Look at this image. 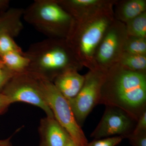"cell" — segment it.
I'll list each match as a JSON object with an SVG mask.
<instances>
[{
    "mask_svg": "<svg viewBox=\"0 0 146 146\" xmlns=\"http://www.w3.org/2000/svg\"><path fill=\"white\" fill-rule=\"evenodd\" d=\"M133 146H146V131L131 133L126 136Z\"/></svg>",
    "mask_w": 146,
    "mask_h": 146,
    "instance_id": "21",
    "label": "cell"
},
{
    "mask_svg": "<svg viewBox=\"0 0 146 146\" xmlns=\"http://www.w3.org/2000/svg\"><path fill=\"white\" fill-rule=\"evenodd\" d=\"M125 24L115 19L108 27L98 48L95 61L98 70L106 72L119 62L127 39Z\"/></svg>",
    "mask_w": 146,
    "mask_h": 146,
    "instance_id": "7",
    "label": "cell"
},
{
    "mask_svg": "<svg viewBox=\"0 0 146 146\" xmlns=\"http://www.w3.org/2000/svg\"><path fill=\"white\" fill-rule=\"evenodd\" d=\"M99 104L119 108L137 121L146 110V73L113 65L106 72Z\"/></svg>",
    "mask_w": 146,
    "mask_h": 146,
    "instance_id": "1",
    "label": "cell"
},
{
    "mask_svg": "<svg viewBox=\"0 0 146 146\" xmlns=\"http://www.w3.org/2000/svg\"><path fill=\"white\" fill-rule=\"evenodd\" d=\"M124 138L122 136H116L99 139H94L88 143L87 146H116L121 142Z\"/></svg>",
    "mask_w": 146,
    "mask_h": 146,
    "instance_id": "20",
    "label": "cell"
},
{
    "mask_svg": "<svg viewBox=\"0 0 146 146\" xmlns=\"http://www.w3.org/2000/svg\"><path fill=\"white\" fill-rule=\"evenodd\" d=\"M65 146H77L76 145L75 143H74V141L72 140H71L70 141H69Z\"/></svg>",
    "mask_w": 146,
    "mask_h": 146,
    "instance_id": "27",
    "label": "cell"
},
{
    "mask_svg": "<svg viewBox=\"0 0 146 146\" xmlns=\"http://www.w3.org/2000/svg\"><path fill=\"white\" fill-rule=\"evenodd\" d=\"M11 52H24L12 36L7 34L0 35V56Z\"/></svg>",
    "mask_w": 146,
    "mask_h": 146,
    "instance_id": "19",
    "label": "cell"
},
{
    "mask_svg": "<svg viewBox=\"0 0 146 146\" xmlns=\"http://www.w3.org/2000/svg\"><path fill=\"white\" fill-rule=\"evenodd\" d=\"M136 122L122 110L107 106L101 119L91 136L94 139L116 136L125 138L133 132Z\"/></svg>",
    "mask_w": 146,
    "mask_h": 146,
    "instance_id": "9",
    "label": "cell"
},
{
    "mask_svg": "<svg viewBox=\"0 0 146 146\" xmlns=\"http://www.w3.org/2000/svg\"><path fill=\"white\" fill-rule=\"evenodd\" d=\"M11 104L8 97L3 93H0V115L3 113Z\"/></svg>",
    "mask_w": 146,
    "mask_h": 146,
    "instance_id": "24",
    "label": "cell"
},
{
    "mask_svg": "<svg viewBox=\"0 0 146 146\" xmlns=\"http://www.w3.org/2000/svg\"><path fill=\"white\" fill-rule=\"evenodd\" d=\"M144 131H146V110L138 118L132 133H138Z\"/></svg>",
    "mask_w": 146,
    "mask_h": 146,
    "instance_id": "23",
    "label": "cell"
},
{
    "mask_svg": "<svg viewBox=\"0 0 146 146\" xmlns=\"http://www.w3.org/2000/svg\"><path fill=\"white\" fill-rule=\"evenodd\" d=\"M75 70H69L56 77L52 82L60 94L68 100L76 96L81 90L85 76Z\"/></svg>",
    "mask_w": 146,
    "mask_h": 146,
    "instance_id": "12",
    "label": "cell"
},
{
    "mask_svg": "<svg viewBox=\"0 0 146 146\" xmlns=\"http://www.w3.org/2000/svg\"><path fill=\"white\" fill-rule=\"evenodd\" d=\"M118 63L130 70L146 73V55L124 52Z\"/></svg>",
    "mask_w": 146,
    "mask_h": 146,
    "instance_id": "16",
    "label": "cell"
},
{
    "mask_svg": "<svg viewBox=\"0 0 146 146\" xmlns=\"http://www.w3.org/2000/svg\"><path fill=\"white\" fill-rule=\"evenodd\" d=\"M39 146H65L72 140L54 117H46L40 121Z\"/></svg>",
    "mask_w": 146,
    "mask_h": 146,
    "instance_id": "11",
    "label": "cell"
},
{
    "mask_svg": "<svg viewBox=\"0 0 146 146\" xmlns=\"http://www.w3.org/2000/svg\"><path fill=\"white\" fill-rule=\"evenodd\" d=\"M23 18L48 38L66 39L74 19L57 0H36L24 9Z\"/></svg>",
    "mask_w": 146,
    "mask_h": 146,
    "instance_id": "4",
    "label": "cell"
},
{
    "mask_svg": "<svg viewBox=\"0 0 146 146\" xmlns=\"http://www.w3.org/2000/svg\"><path fill=\"white\" fill-rule=\"evenodd\" d=\"M16 74L9 70L0 63V93L8 82Z\"/></svg>",
    "mask_w": 146,
    "mask_h": 146,
    "instance_id": "22",
    "label": "cell"
},
{
    "mask_svg": "<svg viewBox=\"0 0 146 146\" xmlns=\"http://www.w3.org/2000/svg\"><path fill=\"white\" fill-rule=\"evenodd\" d=\"M13 146L12 145H11V144H10V145H9V146Z\"/></svg>",
    "mask_w": 146,
    "mask_h": 146,
    "instance_id": "28",
    "label": "cell"
},
{
    "mask_svg": "<svg viewBox=\"0 0 146 146\" xmlns=\"http://www.w3.org/2000/svg\"><path fill=\"white\" fill-rule=\"evenodd\" d=\"M124 52L146 55V38L128 36Z\"/></svg>",
    "mask_w": 146,
    "mask_h": 146,
    "instance_id": "18",
    "label": "cell"
},
{
    "mask_svg": "<svg viewBox=\"0 0 146 146\" xmlns=\"http://www.w3.org/2000/svg\"><path fill=\"white\" fill-rule=\"evenodd\" d=\"M10 1L0 0V15L5 12L9 8Z\"/></svg>",
    "mask_w": 146,
    "mask_h": 146,
    "instance_id": "25",
    "label": "cell"
},
{
    "mask_svg": "<svg viewBox=\"0 0 146 146\" xmlns=\"http://www.w3.org/2000/svg\"><path fill=\"white\" fill-rule=\"evenodd\" d=\"M128 35L146 38V11L125 24Z\"/></svg>",
    "mask_w": 146,
    "mask_h": 146,
    "instance_id": "17",
    "label": "cell"
},
{
    "mask_svg": "<svg viewBox=\"0 0 146 146\" xmlns=\"http://www.w3.org/2000/svg\"><path fill=\"white\" fill-rule=\"evenodd\" d=\"M1 93L8 97L11 104L23 102L33 105L44 110L47 117H54L44 98L37 78L27 71L16 74Z\"/></svg>",
    "mask_w": 146,
    "mask_h": 146,
    "instance_id": "6",
    "label": "cell"
},
{
    "mask_svg": "<svg viewBox=\"0 0 146 146\" xmlns=\"http://www.w3.org/2000/svg\"><path fill=\"white\" fill-rule=\"evenodd\" d=\"M24 54L29 60L26 71L52 82L66 71L83 68L65 39L48 38L36 42Z\"/></svg>",
    "mask_w": 146,
    "mask_h": 146,
    "instance_id": "3",
    "label": "cell"
},
{
    "mask_svg": "<svg viewBox=\"0 0 146 146\" xmlns=\"http://www.w3.org/2000/svg\"><path fill=\"white\" fill-rule=\"evenodd\" d=\"M105 74L106 72L100 70H89L84 75V82L78 94L68 100L80 126L94 108L99 104L101 89Z\"/></svg>",
    "mask_w": 146,
    "mask_h": 146,
    "instance_id": "8",
    "label": "cell"
},
{
    "mask_svg": "<svg viewBox=\"0 0 146 146\" xmlns=\"http://www.w3.org/2000/svg\"><path fill=\"white\" fill-rule=\"evenodd\" d=\"M146 0L117 1L113 7L115 19L125 24L146 12Z\"/></svg>",
    "mask_w": 146,
    "mask_h": 146,
    "instance_id": "13",
    "label": "cell"
},
{
    "mask_svg": "<svg viewBox=\"0 0 146 146\" xmlns=\"http://www.w3.org/2000/svg\"><path fill=\"white\" fill-rule=\"evenodd\" d=\"M24 9L9 8L0 15V35L7 34L13 38L20 34L24 27L22 21Z\"/></svg>",
    "mask_w": 146,
    "mask_h": 146,
    "instance_id": "14",
    "label": "cell"
},
{
    "mask_svg": "<svg viewBox=\"0 0 146 146\" xmlns=\"http://www.w3.org/2000/svg\"><path fill=\"white\" fill-rule=\"evenodd\" d=\"M115 20L113 8L74 20L65 40L76 58L89 70H98L95 56L108 27Z\"/></svg>",
    "mask_w": 146,
    "mask_h": 146,
    "instance_id": "2",
    "label": "cell"
},
{
    "mask_svg": "<svg viewBox=\"0 0 146 146\" xmlns=\"http://www.w3.org/2000/svg\"><path fill=\"white\" fill-rule=\"evenodd\" d=\"M116 0H57L74 20L92 16L113 8Z\"/></svg>",
    "mask_w": 146,
    "mask_h": 146,
    "instance_id": "10",
    "label": "cell"
},
{
    "mask_svg": "<svg viewBox=\"0 0 146 146\" xmlns=\"http://www.w3.org/2000/svg\"><path fill=\"white\" fill-rule=\"evenodd\" d=\"M10 144H11V138L4 140H0V146H8Z\"/></svg>",
    "mask_w": 146,
    "mask_h": 146,
    "instance_id": "26",
    "label": "cell"
},
{
    "mask_svg": "<svg viewBox=\"0 0 146 146\" xmlns=\"http://www.w3.org/2000/svg\"><path fill=\"white\" fill-rule=\"evenodd\" d=\"M35 76L55 119L68 132L77 146H87V138L77 122L68 100L60 94L52 82Z\"/></svg>",
    "mask_w": 146,
    "mask_h": 146,
    "instance_id": "5",
    "label": "cell"
},
{
    "mask_svg": "<svg viewBox=\"0 0 146 146\" xmlns=\"http://www.w3.org/2000/svg\"><path fill=\"white\" fill-rule=\"evenodd\" d=\"M0 63L9 70L18 74L27 71L29 60L24 52H11L0 56Z\"/></svg>",
    "mask_w": 146,
    "mask_h": 146,
    "instance_id": "15",
    "label": "cell"
}]
</instances>
